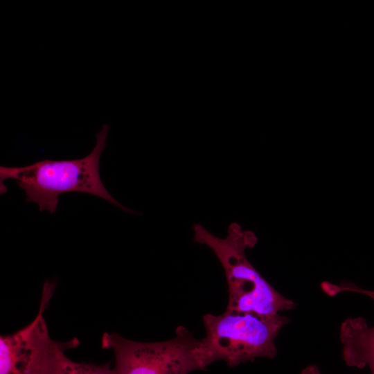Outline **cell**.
Instances as JSON below:
<instances>
[{
    "mask_svg": "<svg viewBox=\"0 0 374 374\" xmlns=\"http://www.w3.org/2000/svg\"><path fill=\"white\" fill-rule=\"evenodd\" d=\"M109 126L96 134V145L86 157L71 160L44 159L22 167L0 166L1 194L7 191L3 181L12 179L26 194V203L38 204L40 211L53 213L61 194L78 192L103 199L125 212H136L117 202L105 188L99 172L101 154L106 148Z\"/></svg>",
    "mask_w": 374,
    "mask_h": 374,
    "instance_id": "6da1fadb",
    "label": "cell"
},
{
    "mask_svg": "<svg viewBox=\"0 0 374 374\" xmlns=\"http://www.w3.org/2000/svg\"><path fill=\"white\" fill-rule=\"evenodd\" d=\"M193 229L194 242L208 246L224 269L229 293L226 310L275 315L296 307L294 301L276 291L247 258L246 250L257 242L253 232L232 223L226 237L220 238L199 224H194Z\"/></svg>",
    "mask_w": 374,
    "mask_h": 374,
    "instance_id": "7a4b0ae2",
    "label": "cell"
},
{
    "mask_svg": "<svg viewBox=\"0 0 374 374\" xmlns=\"http://www.w3.org/2000/svg\"><path fill=\"white\" fill-rule=\"evenodd\" d=\"M290 319L280 314L262 315L226 310L203 316L206 336L202 339L210 364L222 360L234 367L258 357L274 359L275 340Z\"/></svg>",
    "mask_w": 374,
    "mask_h": 374,
    "instance_id": "3957f363",
    "label": "cell"
},
{
    "mask_svg": "<svg viewBox=\"0 0 374 374\" xmlns=\"http://www.w3.org/2000/svg\"><path fill=\"white\" fill-rule=\"evenodd\" d=\"M102 346L114 353V374H188L210 365L202 339L195 338L182 326L173 338L157 342L135 341L105 332Z\"/></svg>",
    "mask_w": 374,
    "mask_h": 374,
    "instance_id": "277c9868",
    "label": "cell"
},
{
    "mask_svg": "<svg viewBox=\"0 0 374 374\" xmlns=\"http://www.w3.org/2000/svg\"><path fill=\"white\" fill-rule=\"evenodd\" d=\"M53 292V284L46 283L35 319L11 335L1 336L0 374H55L64 351L78 345L76 338L62 343L50 337L43 312Z\"/></svg>",
    "mask_w": 374,
    "mask_h": 374,
    "instance_id": "5b68a950",
    "label": "cell"
},
{
    "mask_svg": "<svg viewBox=\"0 0 374 374\" xmlns=\"http://www.w3.org/2000/svg\"><path fill=\"white\" fill-rule=\"evenodd\" d=\"M342 357L348 366H368L374 374V326L362 317L348 318L340 327Z\"/></svg>",
    "mask_w": 374,
    "mask_h": 374,
    "instance_id": "8992f818",
    "label": "cell"
},
{
    "mask_svg": "<svg viewBox=\"0 0 374 374\" xmlns=\"http://www.w3.org/2000/svg\"><path fill=\"white\" fill-rule=\"evenodd\" d=\"M55 374H114L108 364L95 365L79 363L69 359L66 355L62 359Z\"/></svg>",
    "mask_w": 374,
    "mask_h": 374,
    "instance_id": "52a82bcc",
    "label": "cell"
},
{
    "mask_svg": "<svg viewBox=\"0 0 374 374\" xmlns=\"http://www.w3.org/2000/svg\"><path fill=\"white\" fill-rule=\"evenodd\" d=\"M321 287L322 290L330 296H334L344 292H349L366 295L374 301V291L362 289L351 282L343 281L339 284H335L325 281L321 284Z\"/></svg>",
    "mask_w": 374,
    "mask_h": 374,
    "instance_id": "ba28073f",
    "label": "cell"
},
{
    "mask_svg": "<svg viewBox=\"0 0 374 374\" xmlns=\"http://www.w3.org/2000/svg\"><path fill=\"white\" fill-rule=\"evenodd\" d=\"M301 374H323L316 365H308L301 371Z\"/></svg>",
    "mask_w": 374,
    "mask_h": 374,
    "instance_id": "9c48e42d",
    "label": "cell"
}]
</instances>
